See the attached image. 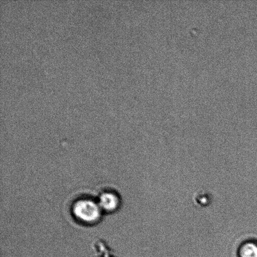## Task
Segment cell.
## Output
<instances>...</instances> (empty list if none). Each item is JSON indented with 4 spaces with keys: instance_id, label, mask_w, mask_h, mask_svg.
<instances>
[{
    "instance_id": "obj_1",
    "label": "cell",
    "mask_w": 257,
    "mask_h": 257,
    "mask_svg": "<svg viewBox=\"0 0 257 257\" xmlns=\"http://www.w3.org/2000/svg\"><path fill=\"white\" fill-rule=\"evenodd\" d=\"M101 208L95 201L82 199L77 201L73 207V213L77 220L87 225L97 223L101 216Z\"/></svg>"
},
{
    "instance_id": "obj_2",
    "label": "cell",
    "mask_w": 257,
    "mask_h": 257,
    "mask_svg": "<svg viewBox=\"0 0 257 257\" xmlns=\"http://www.w3.org/2000/svg\"><path fill=\"white\" fill-rule=\"evenodd\" d=\"M98 204L102 210L111 212L119 207L120 201L119 197L114 193L106 192L100 196Z\"/></svg>"
},
{
    "instance_id": "obj_3",
    "label": "cell",
    "mask_w": 257,
    "mask_h": 257,
    "mask_svg": "<svg viewBox=\"0 0 257 257\" xmlns=\"http://www.w3.org/2000/svg\"><path fill=\"white\" fill-rule=\"evenodd\" d=\"M238 257H257V240L250 239L241 243L238 248Z\"/></svg>"
}]
</instances>
